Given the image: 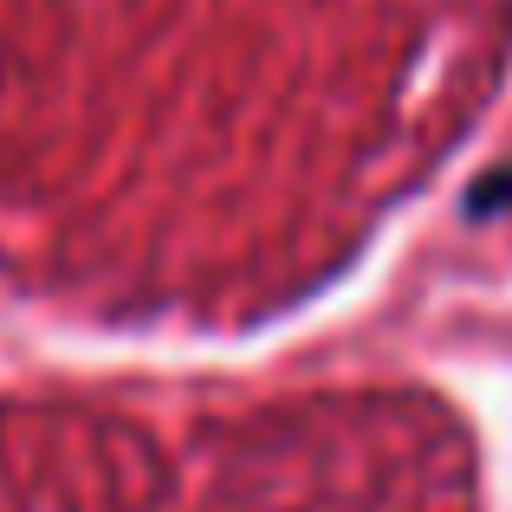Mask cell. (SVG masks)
<instances>
[{"instance_id":"1","label":"cell","mask_w":512,"mask_h":512,"mask_svg":"<svg viewBox=\"0 0 512 512\" xmlns=\"http://www.w3.org/2000/svg\"><path fill=\"white\" fill-rule=\"evenodd\" d=\"M461 214L467 221H500V214H512V163H493L487 175H480V182L467 188Z\"/></svg>"}]
</instances>
